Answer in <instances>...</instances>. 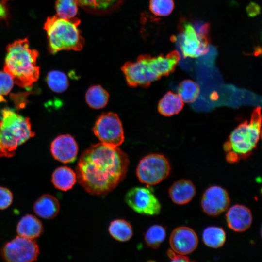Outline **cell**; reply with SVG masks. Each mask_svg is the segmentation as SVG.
<instances>
[{
    "instance_id": "obj_8",
    "label": "cell",
    "mask_w": 262,
    "mask_h": 262,
    "mask_svg": "<svg viewBox=\"0 0 262 262\" xmlns=\"http://www.w3.org/2000/svg\"><path fill=\"white\" fill-rule=\"evenodd\" d=\"M209 37L198 33L192 23L180 22L178 44L184 57L197 58L206 54L209 48Z\"/></svg>"
},
{
    "instance_id": "obj_25",
    "label": "cell",
    "mask_w": 262,
    "mask_h": 262,
    "mask_svg": "<svg viewBox=\"0 0 262 262\" xmlns=\"http://www.w3.org/2000/svg\"><path fill=\"white\" fill-rule=\"evenodd\" d=\"M177 92L184 103H190L195 102L197 98L200 93V88L194 81L187 79L179 84Z\"/></svg>"
},
{
    "instance_id": "obj_1",
    "label": "cell",
    "mask_w": 262,
    "mask_h": 262,
    "mask_svg": "<svg viewBox=\"0 0 262 262\" xmlns=\"http://www.w3.org/2000/svg\"><path fill=\"white\" fill-rule=\"evenodd\" d=\"M129 165L128 155L118 147L100 142L81 155L76 167L77 180L91 195H106L123 181Z\"/></svg>"
},
{
    "instance_id": "obj_34",
    "label": "cell",
    "mask_w": 262,
    "mask_h": 262,
    "mask_svg": "<svg viewBox=\"0 0 262 262\" xmlns=\"http://www.w3.org/2000/svg\"><path fill=\"white\" fill-rule=\"evenodd\" d=\"M7 15L5 6L0 1V19L4 18Z\"/></svg>"
},
{
    "instance_id": "obj_22",
    "label": "cell",
    "mask_w": 262,
    "mask_h": 262,
    "mask_svg": "<svg viewBox=\"0 0 262 262\" xmlns=\"http://www.w3.org/2000/svg\"><path fill=\"white\" fill-rule=\"evenodd\" d=\"M109 97L108 92L99 85L90 87L85 94L87 104L96 109L104 107L108 103Z\"/></svg>"
},
{
    "instance_id": "obj_4",
    "label": "cell",
    "mask_w": 262,
    "mask_h": 262,
    "mask_svg": "<svg viewBox=\"0 0 262 262\" xmlns=\"http://www.w3.org/2000/svg\"><path fill=\"white\" fill-rule=\"evenodd\" d=\"M261 126V109L257 107L253 111L250 119L235 128L224 144L227 162L234 163L250 155L260 139Z\"/></svg>"
},
{
    "instance_id": "obj_14",
    "label": "cell",
    "mask_w": 262,
    "mask_h": 262,
    "mask_svg": "<svg viewBox=\"0 0 262 262\" xmlns=\"http://www.w3.org/2000/svg\"><path fill=\"white\" fill-rule=\"evenodd\" d=\"M50 151L56 160L63 163H69L76 160L78 146L74 138L71 135H61L51 143Z\"/></svg>"
},
{
    "instance_id": "obj_13",
    "label": "cell",
    "mask_w": 262,
    "mask_h": 262,
    "mask_svg": "<svg viewBox=\"0 0 262 262\" xmlns=\"http://www.w3.org/2000/svg\"><path fill=\"white\" fill-rule=\"evenodd\" d=\"M198 237L195 231L187 227H179L171 232L169 244L175 252L187 255L193 252L198 245Z\"/></svg>"
},
{
    "instance_id": "obj_6",
    "label": "cell",
    "mask_w": 262,
    "mask_h": 262,
    "mask_svg": "<svg viewBox=\"0 0 262 262\" xmlns=\"http://www.w3.org/2000/svg\"><path fill=\"white\" fill-rule=\"evenodd\" d=\"M80 20L74 18L67 19L54 16L49 17L44 24L52 54L62 50L80 51L84 45L78 25Z\"/></svg>"
},
{
    "instance_id": "obj_5",
    "label": "cell",
    "mask_w": 262,
    "mask_h": 262,
    "mask_svg": "<svg viewBox=\"0 0 262 262\" xmlns=\"http://www.w3.org/2000/svg\"><path fill=\"white\" fill-rule=\"evenodd\" d=\"M35 133L32 131L30 118L5 108L1 110L0 119V157L14 156L18 146Z\"/></svg>"
},
{
    "instance_id": "obj_10",
    "label": "cell",
    "mask_w": 262,
    "mask_h": 262,
    "mask_svg": "<svg viewBox=\"0 0 262 262\" xmlns=\"http://www.w3.org/2000/svg\"><path fill=\"white\" fill-rule=\"evenodd\" d=\"M95 135L101 143L118 147L124 140L121 121L117 114L108 112L102 114L93 128Z\"/></svg>"
},
{
    "instance_id": "obj_32",
    "label": "cell",
    "mask_w": 262,
    "mask_h": 262,
    "mask_svg": "<svg viewBox=\"0 0 262 262\" xmlns=\"http://www.w3.org/2000/svg\"><path fill=\"white\" fill-rule=\"evenodd\" d=\"M168 257L172 262H189V258L185 255L180 254L175 252L173 250H168L167 252Z\"/></svg>"
},
{
    "instance_id": "obj_31",
    "label": "cell",
    "mask_w": 262,
    "mask_h": 262,
    "mask_svg": "<svg viewBox=\"0 0 262 262\" xmlns=\"http://www.w3.org/2000/svg\"><path fill=\"white\" fill-rule=\"evenodd\" d=\"M13 196L11 191L6 187L0 186V210L9 207L12 203Z\"/></svg>"
},
{
    "instance_id": "obj_19",
    "label": "cell",
    "mask_w": 262,
    "mask_h": 262,
    "mask_svg": "<svg viewBox=\"0 0 262 262\" xmlns=\"http://www.w3.org/2000/svg\"><path fill=\"white\" fill-rule=\"evenodd\" d=\"M79 6L89 13L104 14L111 12L122 3L124 0H77Z\"/></svg>"
},
{
    "instance_id": "obj_28",
    "label": "cell",
    "mask_w": 262,
    "mask_h": 262,
    "mask_svg": "<svg viewBox=\"0 0 262 262\" xmlns=\"http://www.w3.org/2000/svg\"><path fill=\"white\" fill-rule=\"evenodd\" d=\"M47 82L49 87L56 93L64 92L68 87V80L66 75L58 70L50 71L47 75Z\"/></svg>"
},
{
    "instance_id": "obj_26",
    "label": "cell",
    "mask_w": 262,
    "mask_h": 262,
    "mask_svg": "<svg viewBox=\"0 0 262 262\" xmlns=\"http://www.w3.org/2000/svg\"><path fill=\"white\" fill-rule=\"evenodd\" d=\"M166 236L165 228L159 225H154L147 230L144 240L146 244L153 249H157Z\"/></svg>"
},
{
    "instance_id": "obj_29",
    "label": "cell",
    "mask_w": 262,
    "mask_h": 262,
    "mask_svg": "<svg viewBox=\"0 0 262 262\" xmlns=\"http://www.w3.org/2000/svg\"><path fill=\"white\" fill-rule=\"evenodd\" d=\"M175 7L174 0H150L149 9L154 15L160 16L169 15Z\"/></svg>"
},
{
    "instance_id": "obj_17",
    "label": "cell",
    "mask_w": 262,
    "mask_h": 262,
    "mask_svg": "<svg viewBox=\"0 0 262 262\" xmlns=\"http://www.w3.org/2000/svg\"><path fill=\"white\" fill-rule=\"evenodd\" d=\"M60 209L59 201L50 194H44L34 202L33 210L36 215L46 219H52L58 214Z\"/></svg>"
},
{
    "instance_id": "obj_18",
    "label": "cell",
    "mask_w": 262,
    "mask_h": 262,
    "mask_svg": "<svg viewBox=\"0 0 262 262\" xmlns=\"http://www.w3.org/2000/svg\"><path fill=\"white\" fill-rule=\"evenodd\" d=\"M44 228L41 222L35 216L26 214L18 222L16 232L18 235L30 239H35L43 233Z\"/></svg>"
},
{
    "instance_id": "obj_12",
    "label": "cell",
    "mask_w": 262,
    "mask_h": 262,
    "mask_svg": "<svg viewBox=\"0 0 262 262\" xmlns=\"http://www.w3.org/2000/svg\"><path fill=\"white\" fill-rule=\"evenodd\" d=\"M229 204L230 198L227 191L216 185L207 188L201 200L203 212L210 216H216L221 213L228 208Z\"/></svg>"
},
{
    "instance_id": "obj_24",
    "label": "cell",
    "mask_w": 262,
    "mask_h": 262,
    "mask_svg": "<svg viewBox=\"0 0 262 262\" xmlns=\"http://www.w3.org/2000/svg\"><path fill=\"white\" fill-rule=\"evenodd\" d=\"M202 239L207 246L218 248L224 245L226 241V233L221 227H209L204 230Z\"/></svg>"
},
{
    "instance_id": "obj_16",
    "label": "cell",
    "mask_w": 262,
    "mask_h": 262,
    "mask_svg": "<svg viewBox=\"0 0 262 262\" xmlns=\"http://www.w3.org/2000/svg\"><path fill=\"white\" fill-rule=\"evenodd\" d=\"M196 189L189 180L180 179L170 187L168 194L172 201L178 205H184L191 201L195 196Z\"/></svg>"
},
{
    "instance_id": "obj_23",
    "label": "cell",
    "mask_w": 262,
    "mask_h": 262,
    "mask_svg": "<svg viewBox=\"0 0 262 262\" xmlns=\"http://www.w3.org/2000/svg\"><path fill=\"white\" fill-rule=\"evenodd\" d=\"M108 230L113 238L120 242L128 241L133 235L131 226L123 219H116L112 221Z\"/></svg>"
},
{
    "instance_id": "obj_30",
    "label": "cell",
    "mask_w": 262,
    "mask_h": 262,
    "mask_svg": "<svg viewBox=\"0 0 262 262\" xmlns=\"http://www.w3.org/2000/svg\"><path fill=\"white\" fill-rule=\"evenodd\" d=\"M14 84L13 79L9 74L4 71H0V96L8 95Z\"/></svg>"
},
{
    "instance_id": "obj_15",
    "label": "cell",
    "mask_w": 262,
    "mask_h": 262,
    "mask_svg": "<svg viewBox=\"0 0 262 262\" xmlns=\"http://www.w3.org/2000/svg\"><path fill=\"white\" fill-rule=\"evenodd\" d=\"M226 220L229 227L236 232L247 230L252 222L251 211L246 206L236 204L229 209L226 213Z\"/></svg>"
},
{
    "instance_id": "obj_3",
    "label": "cell",
    "mask_w": 262,
    "mask_h": 262,
    "mask_svg": "<svg viewBox=\"0 0 262 262\" xmlns=\"http://www.w3.org/2000/svg\"><path fill=\"white\" fill-rule=\"evenodd\" d=\"M6 51L4 71L18 86L31 89L39 77V67L36 64L38 52L30 48L26 38L9 44Z\"/></svg>"
},
{
    "instance_id": "obj_21",
    "label": "cell",
    "mask_w": 262,
    "mask_h": 262,
    "mask_svg": "<svg viewBox=\"0 0 262 262\" xmlns=\"http://www.w3.org/2000/svg\"><path fill=\"white\" fill-rule=\"evenodd\" d=\"M184 102L178 94L168 91L160 99L158 105V112L165 116H171L180 112Z\"/></svg>"
},
{
    "instance_id": "obj_27",
    "label": "cell",
    "mask_w": 262,
    "mask_h": 262,
    "mask_svg": "<svg viewBox=\"0 0 262 262\" xmlns=\"http://www.w3.org/2000/svg\"><path fill=\"white\" fill-rule=\"evenodd\" d=\"M78 6L77 0H57L56 16L67 19L74 18L78 13Z\"/></svg>"
},
{
    "instance_id": "obj_20",
    "label": "cell",
    "mask_w": 262,
    "mask_h": 262,
    "mask_svg": "<svg viewBox=\"0 0 262 262\" xmlns=\"http://www.w3.org/2000/svg\"><path fill=\"white\" fill-rule=\"evenodd\" d=\"M77 181L75 172L67 166H61L55 169L52 174L51 182L55 187L63 191L70 190Z\"/></svg>"
},
{
    "instance_id": "obj_11",
    "label": "cell",
    "mask_w": 262,
    "mask_h": 262,
    "mask_svg": "<svg viewBox=\"0 0 262 262\" xmlns=\"http://www.w3.org/2000/svg\"><path fill=\"white\" fill-rule=\"evenodd\" d=\"M126 204L134 212L147 215H158L161 206L152 192L144 187H135L129 190L125 196Z\"/></svg>"
},
{
    "instance_id": "obj_2",
    "label": "cell",
    "mask_w": 262,
    "mask_h": 262,
    "mask_svg": "<svg viewBox=\"0 0 262 262\" xmlns=\"http://www.w3.org/2000/svg\"><path fill=\"white\" fill-rule=\"evenodd\" d=\"M180 60V55L177 50L165 55H142L135 62H126L121 69L129 86L147 87L162 77L173 73Z\"/></svg>"
},
{
    "instance_id": "obj_9",
    "label": "cell",
    "mask_w": 262,
    "mask_h": 262,
    "mask_svg": "<svg viewBox=\"0 0 262 262\" xmlns=\"http://www.w3.org/2000/svg\"><path fill=\"white\" fill-rule=\"evenodd\" d=\"M0 254L7 262H31L37 260L39 248L34 239L18 235L4 245Z\"/></svg>"
},
{
    "instance_id": "obj_7",
    "label": "cell",
    "mask_w": 262,
    "mask_h": 262,
    "mask_svg": "<svg viewBox=\"0 0 262 262\" xmlns=\"http://www.w3.org/2000/svg\"><path fill=\"white\" fill-rule=\"evenodd\" d=\"M170 170V164L164 155L150 154L140 160L136 173L141 183L154 185L165 179L169 175Z\"/></svg>"
},
{
    "instance_id": "obj_33",
    "label": "cell",
    "mask_w": 262,
    "mask_h": 262,
    "mask_svg": "<svg viewBox=\"0 0 262 262\" xmlns=\"http://www.w3.org/2000/svg\"><path fill=\"white\" fill-rule=\"evenodd\" d=\"M246 11L249 16H254L260 13V9L256 3L251 2L247 7Z\"/></svg>"
},
{
    "instance_id": "obj_35",
    "label": "cell",
    "mask_w": 262,
    "mask_h": 262,
    "mask_svg": "<svg viewBox=\"0 0 262 262\" xmlns=\"http://www.w3.org/2000/svg\"></svg>"
}]
</instances>
